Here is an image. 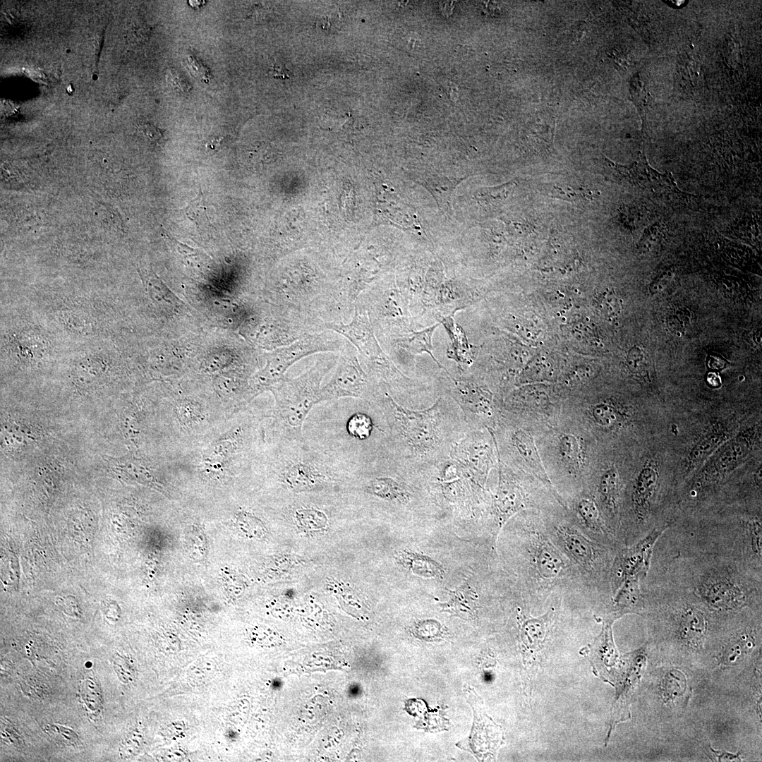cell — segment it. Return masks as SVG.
<instances>
[{"instance_id": "6da1fadb", "label": "cell", "mask_w": 762, "mask_h": 762, "mask_svg": "<svg viewBox=\"0 0 762 762\" xmlns=\"http://www.w3.org/2000/svg\"><path fill=\"white\" fill-rule=\"evenodd\" d=\"M371 404L378 409L385 435L382 447L401 462L426 471L450 456L470 430L464 415L442 387L428 407L410 409L397 402L379 383Z\"/></svg>"}, {"instance_id": "7a4b0ae2", "label": "cell", "mask_w": 762, "mask_h": 762, "mask_svg": "<svg viewBox=\"0 0 762 762\" xmlns=\"http://www.w3.org/2000/svg\"><path fill=\"white\" fill-rule=\"evenodd\" d=\"M646 577L689 588L720 616L745 609L761 610L762 577L727 559L680 551L661 536L654 546Z\"/></svg>"}, {"instance_id": "3957f363", "label": "cell", "mask_w": 762, "mask_h": 762, "mask_svg": "<svg viewBox=\"0 0 762 762\" xmlns=\"http://www.w3.org/2000/svg\"><path fill=\"white\" fill-rule=\"evenodd\" d=\"M504 526L514 540L517 589L526 605H543L558 595L591 603L579 570L551 539L543 511H521Z\"/></svg>"}, {"instance_id": "277c9868", "label": "cell", "mask_w": 762, "mask_h": 762, "mask_svg": "<svg viewBox=\"0 0 762 762\" xmlns=\"http://www.w3.org/2000/svg\"><path fill=\"white\" fill-rule=\"evenodd\" d=\"M663 536L679 550L727 559L762 577L761 511L740 512L722 521L674 522Z\"/></svg>"}, {"instance_id": "5b68a950", "label": "cell", "mask_w": 762, "mask_h": 762, "mask_svg": "<svg viewBox=\"0 0 762 762\" xmlns=\"http://www.w3.org/2000/svg\"><path fill=\"white\" fill-rule=\"evenodd\" d=\"M535 440L545 472L564 504L583 489L598 444L562 411L551 423L536 428Z\"/></svg>"}, {"instance_id": "8992f818", "label": "cell", "mask_w": 762, "mask_h": 762, "mask_svg": "<svg viewBox=\"0 0 762 762\" xmlns=\"http://www.w3.org/2000/svg\"><path fill=\"white\" fill-rule=\"evenodd\" d=\"M551 539L573 562L581 574L596 607L597 617L606 612L612 597L610 574L619 549L587 537L574 521L568 509L561 506L543 512Z\"/></svg>"}, {"instance_id": "52a82bcc", "label": "cell", "mask_w": 762, "mask_h": 762, "mask_svg": "<svg viewBox=\"0 0 762 762\" xmlns=\"http://www.w3.org/2000/svg\"><path fill=\"white\" fill-rule=\"evenodd\" d=\"M353 459L303 441L280 442L272 464L277 480L292 493H307L345 485Z\"/></svg>"}, {"instance_id": "ba28073f", "label": "cell", "mask_w": 762, "mask_h": 762, "mask_svg": "<svg viewBox=\"0 0 762 762\" xmlns=\"http://www.w3.org/2000/svg\"><path fill=\"white\" fill-rule=\"evenodd\" d=\"M324 327L344 338L355 347L368 375L385 385L391 395L406 406L417 398L431 394L433 385L427 379L413 377L401 370L390 359L379 342L364 309L357 305L351 320L325 322Z\"/></svg>"}, {"instance_id": "9c48e42d", "label": "cell", "mask_w": 762, "mask_h": 762, "mask_svg": "<svg viewBox=\"0 0 762 762\" xmlns=\"http://www.w3.org/2000/svg\"><path fill=\"white\" fill-rule=\"evenodd\" d=\"M338 357L324 356L296 377H284L270 390L275 398L274 426L280 442L303 441V425L313 406L320 404L321 383L337 365Z\"/></svg>"}, {"instance_id": "30bf717a", "label": "cell", "mask_w": 762, "mask_h": 762, "mask_svg": "<svg viewBox=\"0 0 762 762\" xmlns=\"http://www.w3.org/2000/svg\"><path fill=\"white\" fill-rule=\"evenodd\" d=\"M498 456V455H497ZM497 483L487 510L496 543L504 525L517 513L529 509L551 512L565 507L558 495L536 477L514 470L498 457Z\"/></svg>"}, {"instance_id": "8fae6325", "label": "cell", "mask_w": 762, "mask_h": 762, "mask_svg": "<svg viewBox=\"0 0 762 762\" xmlns=\"http://www.w3.org/2000/svg\"><path fill=\"white\" fill-rule=\"evenodd\" d=\"M536 428L502 411L495 428L491 430L498 457L511 468L536 477L558 495L542 462L535 440Z\"/></svg>"}, {"instance_id": "7c38bea8", "label": "cell", "mask_w": 762, "mask_h": 762, "mask_svg": "<svg viewBox=\"0 0 762 762\" xmlns=\"http://www.w3.org/2000/svg\"><path fill=\"white\" fill-rule=\"evenodd\" d=\"M356 302L365 311L379 341L420 329L407 298L393 280L370 286Z\"/></svg>"}, {"instance_id": "4fadbf2b", "label": "cell", "mask_w": 762, "mask_h": 762, "mask_svg": "<svg viewBox=\"0 0 762 762\" xmlns=\"http://www.w3.org/2000/svg\"><path fill=\"white\" fill-rule=\"evenodd\" d=\"M440 382L461 409L471 430H493L502 409V401L484 377L475 372L452 375L441 370Z\"/></svg>"}, {"instance_id": "5bb4252c", "label": "cell", "mask_w": 762, "mask_h": 762, "mask_svg": "<svg viewBox=\"0 0 762 762\" xmlns=\"http://www.w3.org/2000/svg\"><path fill=\"white\" fill-rule=\"evenodd\" d=\"M329 330L308 334L291 344L267 353L265 366L252 377L250 383L256 394L270 389L284 377L286 371L295 363L309 355L341 351L346 340Z\"/></svg>"}, {"instance_id": "9a60e30c", "label": "cell", "mask_w": 762, "mask_h": 762, "mask_svg": "<svg viewBox=\"0 0 762 762\" xmlns=\"http://www.w3.org/2000/svg\"><path fill=\"white\" fill-rule=\"evenodd\" d=\"M483 293L481 288L470 282L448 279L440 263L432 264L425 274L423 292L426 326L466 309L478 302Z\"/></svg>"}, {"instance_id": "2e32d148", "label": "cell", "mask_w": 762, "mask_h": 762, "mask_svg": "<svg viewBox=\"0 0 762 762\" xmlns=\"http://www.w3.org/2000/svg\"><path fill=\"white\" fill-rule=\"evenodd\" d=\"M562 411L578 421L597 444L603 437L630 429L636 417L631 405L614 397L562 402Z\"/></svg>"}, {"instance_id": "e0dca14e", "label": "cell", "mask_w": 762, "mask_h": 762, "mask_svg": "<svg viewBox=\"0 0 762 762\" xmlns=\"http://www.w3.org/2000/svg\"><path fill=\"white\" fill-rule=\"evenodd\" d=\"M377 385L363 366L357 350L346 341L332 378L321 387L320 402L350 397L370 403Z\"/></svg>"}, {"instance_id": "ac0fdd59", "label": "cell", "mask_w": 762, "mask_h": 762, "mask_svg": "<svg viewBox=\"0 0 762 762\" xmlns=\"http://www.w3.org/2000/svg\"><path fill=\"white\" fill-rule=\"evenodd\" d=\"M754 437V428H747L720 446L706 461L695 479L690 489L691 497L696 500L704 499L711 489L742 463L752 449Z\"/></svg>"}, {"instance_id": "d6986e66", "label": "cell", "mask_w": 762, "mask_h": 762, "mask_svg": "<svg viewBox=\"0 0 762 762\" xmlns=\"http://www.w3.org/2000/svg\"><path fill=\"white\" fill-rule=\"evenodd\" d=\"M449 457L464 468L477 486L490 490L488 482L498 463L497 447L490 429H470L454 447Z\"/></svg>"}, {"instance_id": "ffe728a7", "label": "cell", "mask_w": 762, "mask_h": 762, "mask_svg": "<svg viewBox=\"0 0 762 762\" xmlns=\"http://www.w3.org/2000/svg\"><path fill=\"white\" fill-rule=\"evenodd\" d=\"M624 483V478L618 465L602 464L596 457L595 451L583 488L595 500L607 528L616 539Z\"/></svg>"}, {"instance_id": "44dd1931", "label": "cell", "mask_w": 762, "mask_h": 762, "mask_svg": "<svg viewBox=\"0 0 762 762\" xmlns=\"http://www.w3.org/2000/svg\"><path fill=\"white\" fill-rule=\"evenodd\" d=\"M669 528H655L633 545L622 547L617 551L610 574L612 595L626 580L643 581L651 567L654 546L659 537Z\"/></svg>"}, {"instance_id": "7402d4cb", "label": "cell", "mask_w": 762, "mask_h": 762, "mask_svg": "<svg viewBox=\"0 0 762 762\" xmlns=\"http://www.w3.org/2000/svg\"><path fill=\"white\" fill-rule=\"evenodd\" d=\"M564 504L575 524L587 537L614 548H622L609 531L598 504L588 490L583 488L567 499Z\"/></svg>"}, {"instance_id": "603a6c76", "label": "cell", "mask_w": 762, "mask_h": 762, "mask_svg": "<svg viewBox=\"0 0 762 762\" xmlns=\"http://www.w3.org/2000/svg\"><path fill=\"white\" fill-rule=\"evenodd\" d=\"M617 178L650 192L653 196L670 198L685 194L677 188L670 172L661 174L648 163L644 153H639L637 160L629 166H622L610 162L608 164Z\"/></svg>"}, {"instance_id": "cb8c5ba5", "label": "cell", "mask_w": 762, "mask_h": 762, "mask_svg": "<svg viewBox=\"0 0 762 762\" xmlns=\"http://www.w3.org/2000/svg\"><path fill=\"white\" fill-rule=\"evenodd\" d=\"M440 325V322H437L395 337L385 339L380 341V344L385 349L384 351L393 362L401 354L407 355L411 359V356L425 353L430 356L440 370H447L433 354V337Z\"/></svg>"}, {"instance_id": "d4e9b609", "label": "cell", "mask_w": 762, "mask_h": 762, "mask_svg": "<svg viewBox=\"0 0 762 762\" xmlns=\"http://www.w3.org/2000/svg\"><path fill=\"white\" fill-rule=\"evenodd\" d=\"M470 701L475 713V721L469 746L480 757L493 755L503 739L502 728L486 715L475 693H470Z\"/></svg>"}, {"instance_id": "484cf974", "label": "cell", "mask_w": 762, "mask_h": 762, "mask_svg": "<svg viewBox=\"0 0 762 762\" xmlns=\"http://www.w3.org/2000/svg\"><path fill=\"white\" fill-rule=\"evenodd\" d=\"M440 323L445 329L449 339L446 349L447 357L456 363L458 374L467 373L477 359L480 345L470 344L466 332L455 321L454 315L442 318Z\"/></svg>"}, {"instance_id": "4316f807", "label": "cell", "mask_w": 762, "mask_h": 762, "mask_svg": "<svg viewBox=\"0 0 762 762\" xmlns=\"http://www.w3.org/2000/svg\"><path fill=\"white\" fill-rule=\"evenodd\" d=\"M729 439V433L721 424L713 425L694 445L684 462L686 475L702 466Z\"/></svg>"}, {"instance_id": "83f0119b", "label": "cell", "mask_w": 762, "mask_h": 762, "mask_svg": "<svg viewBox=\"0 0 762 762\" xmlns=\"http://www.w3.org/2000/svg\"><path fill=\"white\" fill-rule=\"evenodd\" d=\"M477 590L473 584L466 582L454 590H449L450 598L440 606L443 611L464 619H473L480 606V596Z\"/></svg>"}, {"instance_id": "f1b7e54d", "label": "cell", "mask_w": 762, "mask_h": 762, "mask_svg": "<svg viewBox=\"0 0 762 762\" xmlns=\"http://www.w3.org/2000/svg\"><path fill=\"white\" fill-rule=\"evenodd\" d=\"M465 179L429 174L418 176L414 181L430 193L442 211L450 213L453 194L458 185Z\"/></svg>"}, {"instance_id": "f546056e", "label": "cell", "mask_w": 762, "mask_h": 762, "mask_svg": "<svg viewBox=\"0 0 762 762\" xmlns=\"http://www.w3.org/2000/svg\"><path fill=\"white\" fill-rule=\"evenodd\" d=\"M758 632V627L754 624H747L737 629L725 643L722 655L724 662L727 664L735 663L751 650L754 647Z\"/></svg>"}, {"instance_id": "4dcf8cb0", "label": "cell", "mask_w": 762, "mask_h": 762, "mask_svg": "<svg viewBox=\"0 0 762 762\" xmlns=\"http://www.w3.org/2000/svg\"><path fill=\"white\" fill-rule=\"evenodd\" d=\"M399 563L411 574L425 579H442L445 569L430 557L418 552L405 551L399 557Z\"/></svg>"}, {"instance_id": "1f68e13d", "label": "cell", "mask_w": 762, "mask_h": 762, "mask_svg": "<svg viewBox=\"0 0 762 762\" xmlns=\"http://www.w3.org/2000/svg\"><path fill=\"white\" fill-rule=\"evenodd\" d=\"M140 277L150 297L157 306L172 312L182 306V302L156 274L145 272L140 274Z\"/></svg>"}, {"instance_id": "d6a6232c", "label": "cell", "mask_w": 762, "mask_h": 762, "mask_svg": "<svg viewBox=\"0 0 762 762\" xmlns=\"http://www.w3.org/2000/svg\"><path fill=\"white\" fill-rule=\"evenodd\" d=\"M346 430L349 435L356 440H371L375 442L382 443L372 439L375 431L385 432L382 426L374 423L371 415L366 412H356L348 420Z\"/></svg>"}, {"instance_id": "836d02e7", "label": "cell", "mask_w": 762, "mask_h": 762, "mask_svg": "<svg viewBox=\"0 0 762 762\" xmlns=\"http://www.w3.org/2000/svg\"><path fill=\"white\" fill-rule=\"evenodd\" d=\"M234 449V445L229 440H222L214 443L206 454V465L214 469L220 468Z\"/></svg>"}, {"instance_id": "e575fe53", "label": "cell", "mask_w": 762, "mask_h": 762, "mask_svg": "<svg viewBox=\"0 0 762 762\" xmlns=\"http://www.w3.org/2000/svg\"><path fill=\"white\" fill-rule=\"evenodd\" d=\"M516 183L509 182L495 188H485L479 190L478 199L486 205H497L507 198Z\"/></svg>"}, {"instance_id": "d590c367", "label": "cell", "mask_w": 762, "mask_h": 762, "mask_svg": "<svg viewBox=\"0 0 762 762\" xmlns=\"http://www.w3.org/2000/svg\"><path fill=\"white\" fill-rule=\"evenodd\" d=\"M628 370L634 376L647 380L649 379L648 363L641 350H632L627 357Z\"/></svg>"}, {"instance_id": "8d00e7d4", "label": "cell", "mask_w": 762, "mask_h": 762, "mask_svg": "<svg viewBox=\"0 0 762 762\" xmlns=\"http://www.w3.org/2000/svg\"><path fill=\"white\" fill-rule=\"evenodd\" d=\"M413 633L423 639L441 638L444 631L441 624L435 620H423L416 623L411 629Z\"/></svg>"}, {"instance_id": "74e56055", "label": "cell", "mask_w": 762, "mask_h": 762, "mask_svg": "<svg viewBox=\"0 0 762 762\" xmlns=\"http://www.w3.org/2000/svg\"><path fill=\"white\" fill-rule=\"evenodd\" d=\"M664 225L658 222L646 229L640 240V250L642 252L651 250L661 241L664 234Z\"/></svg>"}, {"instance_id": "f35d334b", "label": "cell", "mask_w": 762, "mask_h": 762, "mask_svg": "<svg viewBox=\"0 0 762 762\" xmlns=\"http://www.w3.org/2000/svg\"><path fill=\"white\" fill-rule=\"evenodd\" d=\"M186 214L188 219L196 224H205L208 220L207 215V207L205 205L202 193L193 200L185 209Z\"/></svg>"}, {"instance_id": "ab89813d", "label": "cell", "mask_w": 762, "mask_h": 762, "mask_svg": "<svg viewBox=\"0 0 762 762\" xmlns=\"http://www.w3.org/2000/svg\"><path fill=\"white\" fill-rule=\"evenodd\" d=\"M164 239L172 248V250L179 255L185 258L197 257V256H207L198 249L193 248L192 247L186 245L179 241L176 240L174 237H171L169 234H167L164 235Z\"/></svg>"}, {"instance_id": "60d3db41", "label": "cell", "mask_w": 762, "mask_h": 762, "mask_svg": "<svg viewBox=\"0 0 762 762\" xmlns=\"http://www.w3.org/2000/svg\"><path fill=\"white\" fill-rule=\"evenodd\" d=\"M579 190H578L577 191H579ZM551 191L552 192V194L555 195V197H559L560 198L568 200L570 201L576 200L582 198H587L588 199L590 198V195H583V193H577V191L571 187L566 186V188H562L558 185H555L553 186Z\"/></svg>"}, {"instance_id": "b9f144b4", "label": "cell", "mask_w": 762, "mask_h": 762, "mask_svg": "<svg viewBox=\"0 0 762 762\" xmlns=\"http://www.w3.org/2000/svg\"><path fill=\"white\" fill-rule=\"evenodd\" d=\"M138 129L145 138L151 141L156 142L162 138V133L159 128L150 123H141Z\"/></svg>"}, {"instance_id": "7bdbcfd3", "label": "cell", "mask_w": 762, "mask_h": 762, "mask_svg": "<svg viewBox=\"0 0 762 762\" xmlns=\"http://www.w3.org/2000/svg\"><path fill=\"white\" fill-rule=\"evenodd\" d=\"M674 275V270L668 269L657 277L654 282L651 286V290L653 292L662 291L670 282Z\"/></svg>"}, {"instance_id": "ee69618b", "label": "cell", "mask_w": 762, "mask_h": 762, "mask_svg": "<svg viewBox=\"0 0 762 762\" xmlns=\"http://www.w3.org/2000/svg\"><path fill=\"white\" fill-rule=\"evenodd\" d=\"M150 35V28L146 26H133L130 30V38L133 42L144 41Z\"/></svg>"}, {"instance_id": "f6af8a7d", "label": "cell", "mask_w": 762, "mask_h": 762, "mask_svg": "<svg viewBox=\"0 0 762 762\" xmlns=\"http://www.w3.org/2000/svg\"><path fill=\"white\" fill-rule=\"evenodd\" d=\"M708 367L714 370L725 368L727 362L719 355H710L708 359Z\"/></svg>"}, {"instance_id": "bcb514c9", "label": "cell", "mask_w": 762, "mask_h": 762, "mask_svg": "<svg viewBox=\"0 0 762 762\" xmlns=\"http://www.w3.org/2000/svg\"><path fill=\"white\" fill-rule=\"evenodd\" d=\"M270 74L274 78H289L288 70L284 66L279 65H274L270 70Z\"/></svg>"}, {"instance_id": "7dc6e473", "label": "cell", "mask_w": 762, "mask_h": 762, "mask_svg": "<svg viewBox=\"0 0 762 762\" xmlns=\"http://www.w3.org/2000/svg\"><path fill=\"white\" fill-rule=\"evenodd\" d=\"M708 384L713 387H718L721 385V379L716 372H709L706 375Z\"/></svg>"}, {"instance_id": "c3c4849f", "label": "cell", "mask_w": 762, "mask_h": 762, "mask_svg": "<svg viewBox=\"0 0 762 762\" xmlns=\"http://www.w3.org/2000/svg\"><path fill=\"white\" fill-rule=\"evenodd\" d=\"M712 751L716 756H718V761H733V760H736V759H739V758L738 757L737 755L731 754L726 753V752H722V753L720 752V751L717 752V751H715L714 750H712Z\"/></svg>"}, {"instance_id": "681fc988", "label": "cell", "mask_w": 762, "mask_h": 762, "mask_svg": "<svg viewBox=\"0 0 762 762\" xmlns=\"http://www.w3.org/2000/svg\"><path fill=\"white\" fill-rule=\"evenodd\" d=\"M440 7L441 8L442 12L443 13H445L447 16L448 15H450L449 11L451 13H452V10H453V8H454L453 2H451V1L441 2V4H440Z\"/></svg>"}, {"instance_id": "f907efd6", "label": "cell", "mask_w": 762, "mask_h": 762, "mask_svg": "<svg viewBox=\"0 0 762 762\" xmlns=\"http://www.w3.org/2000/svg\"><path fill=\"white\" fill-rule=\"evenodd\" d=\"M349 692L350 695L356 696L359 693V687L356 684L351 685L349 687Z\"/></svg>"}]
</instances>
